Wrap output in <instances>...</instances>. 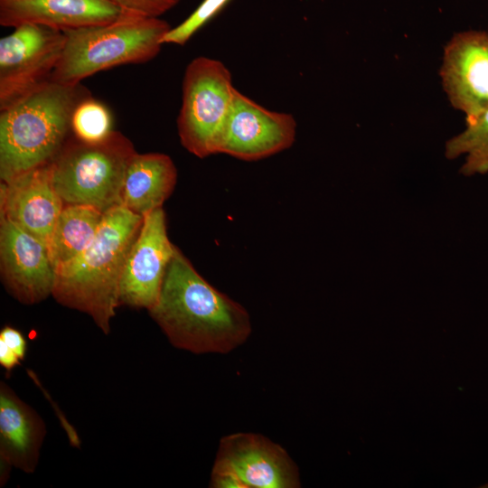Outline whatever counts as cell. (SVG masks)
Segmentation results:
<instances>
[{"label": "cell", "instance_id": "1", "mask_svg": "<svg viewBox=\"0 0 488 488\" xmlns=\"http://www.w3.org/2000/svg\"><path fill=\"white\" fill-rule=\"evenodd\" d=\"M149 314L174 347L228 353L251 333L247 310L207 282L176 247Z\"/></svg>", "mask_w": 488, "mask_h": 488}, {"label": "cell", "instance_id": "2", "mask_svg": "<svg viewBox=\"0 0 488 488\" xmlns=\"http://www.w3.org/2000/svg\"><path fill=\"white\" fill-rule=\"evenodd\" d=\"M91 92L52 80L0 110V178L8 183L50 164L72 136L77 106Z\"/></svg>", "mask_w": 488, "mask_h": 488}, {"label": "cell", "instance_id": "3", "mask_svg": "<svg viewBox=\"0 0 488 488\" xmlns=\"http://www.w3.org/2000/svg\"><path fill=\"white\" fill-rule=\"evenodd\" d=\"M143 217L123 205L104 212L92 244L56 268L52 296L61 305L89 314L105 333L119 306V286L127 253Z\"/></svg>", "mask_w": 488, "mask_h": 488}, {"label": "cell", "instance_id": "4", "mask_svg": "<svg viewBox=\"0 0 488 488\" xmlns=\"http://www.w3.org/2000/svg\"><path fill=\"white\" fill-rule=\"evenodd\" d=\"M170 29L158 17L124 13L109 23L64 31V49L51 80L78 84L109 68L147 62L160 52Z\"/></svg>", "mask_w": 488, "mask_h": 488}, {"label": "cell", "instance_id": "5", "mask_svg": "<svg viewBox=\"0 0 488 488\" xmlns=\"http://www.w3.org/2000/svg\"><path fill=\"white\" fill-rule=\"evenodd\" d=\"M136 153L118 131L97 143L72 135L50 163L54 189L64 205H89L104 213L121 205L125 174Z\"/></svg>", "mask_w": 488, "mask_h": 488}, {"label": "cell", "instance_id": "6", "mask_svg": "<svg viewBox=\"0 0 488 488\" xmlns=\"http://www.w3.org/2000/svg\"><path fill=\"white\" fill-rule=\"evenodd\" d=\"M235 90L230 71L221 61L199 56L189 62L176 121L180 142L189 153L199 158L216 154Z\"/></svg>", "mask_w": 488, "mask_h": 488}, {"label": "cell", "instance_id": "7", "mask_svg": "<svg viewBox=\"0 0 488 488\" xmlns=\"http://www.w3.org/2000/svg\"><path fill=\"white\" fill-rule=\"evenodd\" d=\"M65 40L64 32L34 23L0 39V110L51 80Z\"/></svg>", "mask_w": 488, "mask_h": 488}, {"label": "cell", "instance_id": "8", "mask_svg": "<svg viewBox=\"0 0 488 488\" xmlns=\"http://www.w3.org/2000/svg\"><path fill=\"white\" fill-rule=\"evenodd\" d=\"M296 123L289 113L269 110L239 90L221 127L216 154L256 161L289 148Z\"/></svg>", "mask_w": 488, "mask_h": 488}, {"label": "cell", "instance_id": "9", "mask_svg": "<svg viewBox=\"0 0 488 488\" xmlns=\"http://www.w3.org/2000/svg\"><path fill=\"white\" fill-rule=\"evenodd\" d=\"M166 230L163 207L144 215L140 230L124 264L119 305L149 311L156 305L166 269L176 249L169 240Z\"/></svg>", "mask_w": 488, "mask_h": 488}, {"label": "cell", "instance_id": "10", "mask_svg": "<svg viewBox=\"0 0 488 488\" xmlns=\"http://www.w3.org/2000/svg\"><path fill=\"white\" fill-rule=\"evenodd\" d=\"M212 471L236 475L246 488L300 487L298 469L286 451L259 434L222 437Z\"/></svg>", "mask_w": 488, "mask_h": 488}, {"label": "cell", "instance_id": "11", "mask_svg": "<svg viewBox=\"0 0 488 488\" xmlns=\"http://www.w3.org/2000/svg\"><path fill=\"white\" fill-rule=\"evenodd\" d=\"M0 271L7 292L23 305L52 294L56 273L46 243L7 219L0 220Z\"/></svg>", "mask_w": 488, "mask_h": 488}, {"label": "cell", "instance_id": "12", "mask_svg": "<svg viewBox=\"0 0 488 488\" xmlns=\"http://www.w3.org/2000/svg\"><path fill=\"white\" fill-rule=\"evenodd\" d=\"M440 75L451 104L466 120L488 108V33L455 34L445 48Z\"/></svg>", "mask_w": 488, "mask_h": 488}, {"label": "cell", "instance_id": "13", "mask_svg": "<svg viewBox=\"0 0 488 488\" xmlns=\"http://www.w3.org/2000/svg\"><path fill=\"white\" fill-rule=\"evenodd\" d=\"M0 220L7 219L48 243L64 203L52 182L50 164L12 182H1Z\"/></svg>", "mask_w": 488, "mask_h": 488}, {"label": "cell", "instance_id": "14", "mask_svg": "<svg viewBox=\"0 0 488 488\" xmlns=\"http://www.w3.org/2000/svg\"><path fill=\"white\" fill-rule=\"evenodd\" d=\"M47 434L41 416L22 400L5 382L0 383V484L5 485L11 467L33 474L39 463Z\"/></svg>", "mask_w": 488, "mask_h": 488}, {"label": "cell", "instance_id": "15", "mask_svg": "<svg viewBox=\"0 0 488 488\" xmlns=\"http://www.w3.org/2000/svg\"><path fill=\"white\" fill-rule=\"evenodd\" d=\"M124 12L108 0H0V24L34 23L60 31L109 23Z\"/></svg>", "mask_w": 488, "mask_h": 488}, {"label": "cell", "instance_id": "16", "mask_svg": "<svg viewBox=\"0 0 488 488\" xmlns=\"http://www.w3.org/2000/svg\"><path fill=\"white\" fill-rule=\"evenodd\" d=\"M176 182L177 169L169 155L136 152L125 174L121 205L144 216L163 206Z\"/></svg>", "mask_w": 488, "mask_h": 488}, {"label": "cell", "instance_id": "17", "mask_svg": "<svg viewBox=\"0 0 488 488\" xmlns=\"http://www.w3.org/2000/svg\"><path fill=\"white\" fill-rule=\"evenodd\" d=\"M103 215L92 206L64 205L47 243L55 270L79 257L92 244Z\"/></svg>", "mask_w": 488, "mask_h": 488}, {"label": "cell", "instance_id": "18", "mask_svg": "<svg viewBox=\"0 0 488 488\" xmlns=\"http://www.w3.org/2000/svg\"><path fill=\"white\" fill-rule=\"evenodd\" d=\"M465 155L461 173L471 176L488 173V108L466 120V128L446 143V155Z\"/></svg>", "mask_w": 488, "mask_h": 488}, {"label": "cell", "instance_id": "19", "mask_svg": "<svg viewBox=\"0 0 488 488\" xmlns=\"http://www.w3.org/2000/svg\"><path fill=\"white\" fill-rule=\"evenodd\" d=\"M71 128L72 135L83 142H99L113 131L111 114L104 104L91 96L75 108Z\"/></svg>", "mask_w": 488, "mask_h": 488}, {"label": "cell", "instance_id": "20", "mask_svg": "<svg viewBox=\"0 0 488 488\" xmlns=\"http://www.w3.org/2000/svg\"><path fill=\"white\" fill-rule=\"evenodd\" d=\"M230 0H203L195 11L183 23L171 29L162 39V43L185 44L190 38L215 16Z\"/></svg>", "mask_w": 488, "mask_h": 488}, {"label": "cell", "instance_id": "21", "mask_svg": "<svg viewBox=\"0 0 488 488\" xmlns=\"http://www.w3.org/2000/svg\"><path fill=\"white\" fill-rule=\"evenodd\" d=\"M26 340L23 333L12 327L5 326L0 331V365L7 371H13L24 359Z\"/></svg>", "mask_w": 488, "mask_h": 488}, {"label": "cell", "instance_id": "22", "mask_svg": "<svg viewBox=\"0 0 488 488\" xmlns=\"http://www.w3.org/2000/svg\"><path fill=\"white\" fill-rule=\"evenodd\" d=\"M122 12L146 17H158L180 0H108Z\"/></svg>", "mask_w": 488, "mask_h": 488}]
</instances>
